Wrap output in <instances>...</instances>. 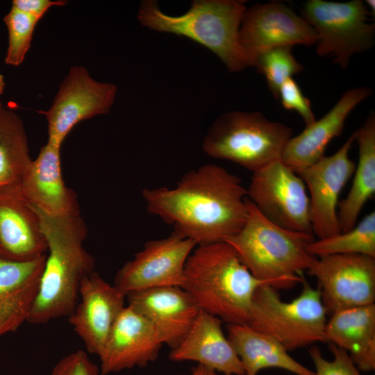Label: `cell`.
<instances>
[{"instance_id":"cell-1","label":"cell","mask_w":375,"mask_h":375,"mask_svg":"<svg viewBox=\"0 0 375 375\" xmlns=\"http://www.w3.org/2000/svg\"><path fill=\"white\" fill-rule=\"evenodd\" d=\"M147 211L197 244L222 242L237 234L247 217V188L240 178L215 164L182 176L172 188L144 189Z\"/></svg>"},{"instance_id":"cell-2","label":"cell","mask_w":375,"mask_h":375,"mask_svg":"<svg viewBox=\"0 0 375 375\" xmlns=\"http://www.w3.org/2000/svg\"><path fill=\"white\" fill-rule=\"evenodd\" d=\"M34 210L40 218L49 252L27 320L40 324L72 315L82 279L94 272V259L83 246L88 228L81 215L56 218Z\"/></svg>"},{"instance_id":"cell-3","label":"cell","mask_w":375,"mask_h":375,"mask_svg":"<svg viewBox=\"0 0 375 375\" xmlns=\"http://www.w3.org/2000/svg\"><path fill=\"white\" fill-rule=\"evenodd\" d=\"M270 282L255 278L227 242L197 245L185 265L181 288L199 309L227 324H247L253 294Z\"/></svg>"},{"instance_id":"cell-4","label":"cell","mask_w":375,"mask_h":375,"mask_svg":"<svg viewBox=\"0 0 375 375\" xmlns=\"http://www.w3.org/2000/svg\"><path fill=\"white\" fill-rule=\"evenodd\" d=\"M248 217L242 228L227 238L240 260L256 278L277 289L301 283L315 256L308 251L314 235L282 228L264 217L247 198Z\"/></svg>"},{"instance_id":"cell-5","label":"cell","mask_w":375,"mask_h":375,"mask_svg":"<svg viewBox=\"0 0 375 375\" xmlns=\"http://www.w3.org/2000/svg\"><path fill=\"white\" fill-rule=\"evenodd\" d=\"M242 0H195L181 15L163 12L157 2H142L138 19L161 33L188 38L216 54L231 72L249 67L240 44V28L247 11Z\"/></svg>"},{"instance_id":"cell-6","label":"cell","mask_w":375,"mask_h":375,"mask_svg":"<svg viewBox=\"0 0 375 375\" xmlns=\"http://www.w3.org/2000/svg\"><path fill=\"white\" fill-rule=\"evenodd\" d=\"M292 128L259 112L232 111L220 115L203 142L208 156L235 162L254 172L281 160Z\"/></svg>"},{"instance_id":"cell-7","label":"cell","mask_w":375,"mask_h":375,"mask_svg":"<svg viewBox=\"0 0 375 375\" xmlns=\"http://www.w3.org/2000/svg\"><path fill=\"white\" fill-rule=\"evenodd\" d=\"M300 294L290 302L281 300L272 285L260 286L251 303L247 325L272 336L288 351L317 342H326L327 312L320 291L304 276Z\"/></svg>"},{"instance_id":"cell-8","label":"cell","mask_w":375,"mask_h":375,"mask_svg":"<svg viewBox=\"0 0 375 375\" xmlns=\"http://www.w3.org/2000/svg\"><path fill=\"white\" fill-rule=\"evenodd\" d=\"M302 12L317 35L318 56L333 57L343 69L354 54L369 50L374 44L375 26L367 22L371 14L361 0H309Z\"/></svg>"},{"instance_id":"cell-9","label":"cell","mask_w":375,"mask_h":375,"mask_svg":"<svg viewBox=\"0 0 375 375\" xmlns=\"http://www.w3.org/2000/svg\"><path fill=\"white\" fill-rule=\"evenodd\" d=\"M247 198L264 217L276 225L313 235L306 185L281 160L253 172Z\"/></svg>"},{"instance_id":"cell-10","label":"cell","mask_w":375,"mask_h":375,"mask_svg":"<svg viewBox=\"0 0 375 375\" xmlns=\"http://www.w3.org/2000/svg\"><path fill=\"white\" fill-rule=\"evenodd\" d=\"M116 94L114 84L94 80L83 67H72L51 106L42 112L47 122V142L61 147L78 123L108 113Z\"/></svg>"},{"instance_id":"cell-11","label":"cell","mask_w":375,"mask_h":375,"mask_svg":"<svg viewBox=\"0 0 375 375\" xmlns=\"http://www.w3.org/2000/svg\"><path fill=\"white\" fill-rule=\"evenodd\" d=\"M318 283L327 313L368 306L375 301V258L362 254L318 257L307 270Z\"/></svg>"},{"instance_id":"cell-12","label":"cell","mask_w":375,"mask_h":375,"mask_svg":"<svg viewBox=\"0 0 375 375\" xmlns=\"http://www.w3.org/2000/svg\"><path fill=\"white\" fill-rule=\"evenodd\" d=\"M197 246L174 231L167 238L148 241L118 270L114 285L126 295L153 288L181 287L185 262Z\"/></svg>"},{"instance_id":"cell-13","label":"cell","mask_w":375,"mask_h":375,"mask_svg":"<svg viewBox=\"0 0 375 375\" xmlns=\"http://www.w3.org/2000/svg\"><path fill=\"white\" fill-rule=\"evenodd\" d=\"M354 141L353 133L335 153L324 156L297 173L309 192L312 231L317 239L340 233L338 206L340 194L355 171V163L349 156Z\"/></svg>"},{"instance_id":"cell-14","label":"cell","mask_w":375,"mask_h":375,"mask_svg":"<svg viewBox=\"0 0 375 375\" xmlns=\"http://www.w3.org/2000/svg\"><path fill=\"white\" fill-rule=\"evenodd\" d=\"M317 42L313 28L291 8L278 2L256 3L247 9L240 28V44L249 67L269 49L310 46Z\"/></svg>"},{"instance_id":"cell-15","label":"cell","mask_w":375,"mask_h":375,"mask_svg":"<svg viewBox=\"0 0 375 375\" xmlns=\"http://www.w3.org/2000/svg\"><path fill=\"white\" fill-rule=\"evenodd\" d=\"M78 299L68 321L87 351L99 356L125 307L126 294L92 272L82 279Z\"/></svg>"},{"instance_id":"cell-16","label":"cell","mask_w":375,"mask_h":375,"mask_svg":"<svg viewBox=\"0 0 375 375\" xmlns=\"http://www.w3.org/2000/svg\"><path fill=\"white\" fill-rule=\"evenodd\" d=\"M163 343L150 322L129 306L117 318L98 356L101 375L155 361Z\"/></svg>"},{"instance_id":"cell-17","label":"cell","mask_w":375,"mask_h":375,"mask_svg":"<svg viewBox=\"0 0 375 375\" xmlns=\"http://www.w3.org/2000/svg\"><path fill=\"white\" fill-rule=\"evenodd\" d=\"M60 147L47 142L31 160L19 185L31 207L56 218L80 215L76 193L62 178Z\"/></svg>"},{"instance_id":"cell-18","label":"cell","mask_w":375,"mask_h":375,"mask_svg":"<svg viewBox=\"0 0 375 375\" xmlns=\"http://www.w3.org/2000/svg\"><path fill=\"white\" fill-rule=\"evenodd\" d=\"M128 306L146 317L162 342L171 349L185 338L200 309L179 286L158 287L128 293Z\"/></svg>"},{"instance_id":"cell-19","label":"cell","mask_w":375,"mask_h":375,"mask_svg":"<svg viewBox=\"0 0 375 375\" xmlns=\"http://www.w3.org/2000/svg\"><path fill=\"white\" fill-rule=\"evenodd\" d=\"M48 246L40 218L19 186L0 193V258L25 262L45 255Z\"/></svg>"},{"instance_id":"cell-20","label":"cell","mask_w":375,"mask_h":375,"mask_svg":"<svg viewBox=\"0 0 375 375\" xmlns=\"http://www.w3.org/2000/svg\"><path fill=\"white\" fill-rule=\"evenodd\" d=\"M372 93V89L367 87L346 91L324 116L288 140L282 162L298 173L317 162L324 156L328 143L341 134L351 112Z\"/></svg>"},{"instance_id":"cell-21","label":"cell","mask_w":375,"mask_h":375,"mask_svg":"<svg viewBox=\"0 0 375 375\" xmlns=\"http://www.w3.org/2000/svg\"><path fill=\"white\" fill-rule=\"evenodd\" d=\"M222 322L200 310L185 338L171 349L169 359L195 361L221 374L245 375L239 357L224 333Z\"/></svg>"},{"instance_id":"cell-22","label":"cell","mask_w":375,"mask_h":375,"mask_svg":"<svg viewBox=\"0 0 375 375\" xmlns=\"http://www.w3.org/2000/svg\"><path fill=\"white\" fill-rule=\"evenodd\" d=\"M47 254L30 261L0 258V336L27 322L38 294Z\"/></svg>"},{"instance_id":"cell-23","label":"cell","mask_w":375,"mask_h":375,"mask_svg":"<svg viewBox=\"0 0 375 375\" xmlns=\"http://www.w3.org/2000/svg\"><path fill=\"white\" fill-rule=\"evenodd\" d=\"M325 328L326 342L345 350L358 369L375 368V305L331 314Z\"/></svg>"},{"instance_id":"cell-24","label":"cell","mask_w":375,"mask_h":375,"mask_svg":"<svg viewBox=\"0 0 375 375\" xmlns=\"http://www.w3.org/2000/svg\"><path fill=\"white\" fill-rule=\"evenodd\" d=\"M227 338L239 357L245 375L266 368H280L297 375H315L288 353L276 339L247 324H227Z\"/></svg>"},{"instance_id":"cell-25","label":"cell","mask_w":375,"mask_h":375,"mask_svg":"<svg viewBox=\"0 0 375 375\" xmlns=\"http://www.w3.org/2000/svg\"><path fill=\"white\" fill-rule=\"evenodd\" d=\"M358 144V162L351 189L338 203V221L341 232L356 224L358 216L375 193V115L371 111L364 124L354 132Z\"/></svg>"},{"instance_id":"cell-26","label":"cell","mask_w":375,"mask_h":375,"mask_svg":"<svg viewBox=\"0 0 375 375\" xmlns=\"http://www.w3.org/2000/svg\"><path fill=\"white\" fill-rule=\"evenodd\" d=\"M31 158L22 120L0 107V193L20 185Z\"/></svg>"},{"instance_id":"cell-27","label":"cell","mask_w":375,"mask_h":375,"mask_svg":"<svg viewBox=\"0 0 375 375\" xmlns=\"http://www.w3.org/2000/svg\"><path fill=\"white\" fill-rule=\"evenodd\" d=\"M312 256L362 254L375 258V212L372 211L351 229L323 239L308 246Z\"/></svg>"},{"instance_id":"cell-28","label":"cell","mask_w":375,"mask_h":375,"mask_svg":"<svg viewBox=\"0 0 375 375\" xmlns=\"http://www.w3.org/2000/svg\"><path fill=\"white\" fill-rule=\"evenodd\" d=\"M253 66L266 78L268 87L276 99L285 81L303 70V67L292 53V47L283 46L269 49L260 54Z\"/></svg>"},{"instance_id":"cell-29","label":"cell","mask_w":375,"mask_h":375,"mask_svg":"<svg viewBox=\"0 0 375 375\" xmlns=\"http://www.w3.org/2000/svg\"><path fill=\"white\" fill-rule=\"evenodd\" d=\"M39 20L12 6L4 17L8 33V46L5 57L7 65L18 66L22 63L31 45L33 33Z\"/></svg>"},{"instance_id":"cell-30","label":"cell","mask_w":375,"mask_h":375,"mask_svg":"<svg viewBox=\"0 0 375 375\" xmlns=\"http://www.w3.org/2000/svg\"><path fill=\"white\" fill-rule=\"evenodd\" d=\"M330 350L333 355L332 360L325 359L317 346L309 349L315 367V375H360L345 350L333 344H330Z\"/></svg>"},{"instance_id":"cell-31","label":"cell","mask_w":375,"mask_h":375,"mask_svg":"<svg viewBox=\"0 0 375 375\" xmlns=\"http://www.w3.org/2000/svg\"><path fill=\"white\" fill-rule=\"evenodd\" d=\"M278 99H280L285 109L295 110L304 121L306 126L315 122L310 100L303 95L300 87L292 78L288 79L281 85Z\"/></svg>"},{"instance_id":"cell-32","label":"cell","mask_w":375,"mask_h":375,"mask_svg":"<svg viewBox=\"0 0 375 375\" xmlns=\"http://www.w3.org/2000/svg\"><path fill=\"white\" fill-rule=\"evenodd\" d=\"M100 369L83 350H77L61 358L51 375H100Z\"/></svg>"},{"instance_id":"cell-33","label":"cell","mask_w":375,"mask_h":375,"mask_svg":"<svg viewBox=\"0 0 375 375\" xmlns=\"http://www.w3.org/2000/svg\"><path fill=\"white\" fill-rule=\"evenodd\" d=\"M65 1L51 0H14L12 7L40 19L46 12L52 6H63Z\"/></svg>"},{"instance_id":"cell-34","label":"cell","mask_w":375,"mask_h":375,"mask_svg":"<svg viewBox=\"0 0 375 375\" xmlns=\"http://www.w3.org/2000/svg\"><path fill=\"white\" fill-rule=\"evenodd\" d=\"M190 375H230L219 373L212 369L206 367L202 365L198 364L192 367Z\"/></svg>"},{"instance_id":"cell-35","label":"cell","mask_w":375,"mask_h":375,"mask_svg":"<svg viewBox=\"0 0 375 375\" xmlns=\"http://www.w3.org/2000/svg\"><path fill=\"white\" fill-rule=\"evenodd\" d=\"M366 4L368 6L367 8H369V12L371 15H374L375 12V1L374 0H367Z\"/></svg>"},{"instance_id":"cell-36","label":"cell","mask_w":375,"mask_h":375,"mask_svg":"<svg viewBox=\"0 0 375 375\" xmlns=\"http://www.w3.org/2000/svg\"><path fill=\"white\" fill-rule=\"evenodd\" d=\"M5 88V81L4 77L3 75L0 74V97L3 94ZM2 106L0 102V107Z\"/></svg>"}]
</instances>
